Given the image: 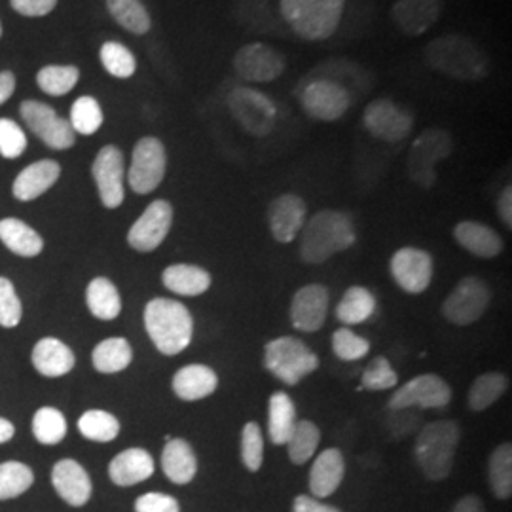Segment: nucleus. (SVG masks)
<instances>
[{
    "label": "nucleus",
    "instance_id": "nucleus-1",
    "mask_svg": "<svg viewBox=\"0 0 512 512\" xmlns=\"http://www.w3.org/2000/svg\"><path fill=\"white\" fill-rule=\"evenodd\" d=\"M431 69L459 82H478L490 73V59L473 38L465 35H442L431 40L425 50Z\"/></svg>",
    "mask_w": 512,
    "mask_h": 512
},
{
    "label": "nucleus",
    "instance_id": "nucleus-2",
    "mask_svg": "<svg viewBox=\"0 0 512 512\" xmlns=\"http://www.w3.org/2000/svg\"><path fill=\"white\" fill-rule=\"evenodd\" d=\"M355 241L357 232L348 213L323 209L300 232V258L306 264H323L330 256L348 251Z\"/></svg>",
    "mask_w": 512,
    "mask_h": 512
},
{
    "label": "nucleus",
    "instance_id": "nucleus-3",
    "mask_svg": "<svg viewBox=\"0 0 512 512\" xmlns=\"http://www.w3.org/2000/svg\"><path fill=\"white\" fill-rule=\"evenodd\" d=\"M145 329L156 349L171 357L190 346L194 336V319L181 302L154 298L145 308Z\"/></svg>",
    "mask_w": 512,
    "mask_h": 512
},
{
    "label": "nucleus",
    "instance_id": "nucleus-4",
    "mask_svg": "<svg viewBox=\"0 0 512 512\" xmlns=\"http://www.w3.org/2000/svg\"><path fill=\"white\" fill-rule=\"evenodd\" d=\"M461 431L454 420L427 423L414 444V461L431 482L446 480L456 461Z\"/></svg>",
    "mask_w": 512,
    "mask_h": 512
},
{
    "label": "nucleus",
    "instance_id": "nucleus-5",
    "mask_svg": "<svg viewBox=\"0 0 512 512\" xmlns=\"http://www.w3.org/2000/svg\"><path fill=\"white\" fill-rule=\"evenodd\" d=\"M346 0H279L281 16L294 33L310 42L332 37L342 21Z\"/></svg>",
    "mask_w": 512,
    "mask_h": 512
},
{
    "label": "nucleus",
    "instance_id": "nucleus-6",
    "mask_svg": "<svg viewBox=\"0 0 512 512\" xmlns=\"http://www.w3.org/2000/svg\"><path fill=\"white\" fill-rule=\"evenodd\" d=\"M266 370L285 385H298L319 368V357L300 338L279 336L264 348Z\"/></svg>",
    "mask_w": 512,
    "mask_h": 512
},
{
    "label": "nucleus",
    "instance_id": "nucleus-7",
    "mask_svg": "<svg viewBox=\"0 0 512 512\" xmlns=\"http://www.w3.org/2000/svg\"><path fill=\"white\" fill-rule=\"evenodd\" d=\"M454 150V139L446 129L431 128L421 131L414 139L408 154V177L420 188H433L437 183V164L446 160Z\"/></svg>",
    "mask_w": 512,
    "mask_h": 512
},
{
    "label": "nucleus",
    "instance_id": "nucleus-8",
    "mask_svg": "<svg viewBox=\"0 0 512 512\" xmlns=\"http://www.w3.org/2000/svg\"><path fill=\"white\" fill-rule=\"evenodd\" d=\"M228 107L241 128L253 137H266L277 124V107L266 93L236 86L228 95Z\"/></svg>",
    "mask_w": 512,
    "mask_h": 512
},
{
    "label": "nucleus",
    "instance_id": "nucleus-9",
    "mask_svg": "<svg viewBox=\"0 0 512 512\" xmlns=\"http://www.w3.org/2000/svg\"><path fill=\"white\" fill-rule=\"evenodd\" d=\"M492 302V291L480 277H463L442 304V315L458 327L475 325Z\"/></svg>",
    "mask_w": 512,
    "mask_h": 512
},
{
    "label": "nucleus",
    "instance_id": "nucleus-10",
    "mask_svg": "<svg viewBox=\"0 0 512 512\" xmlns=\"http://www.w3.org/2000/svg\"><path fill=\"white\" fill-rule=\"evenodd\" d=\"M300 105L313 120L336 122L351 107V93L336 80L313 78L300 90Z\"/></svg>",
    "mask_w": 512,
    "mask_h": 512
},
{
    "label": "nucleus",
    "instance_id": "nucleus-11",
    "mask_svg": "<svg viewBox=\"0 0 512 512\" xmlns=\"http://www.w3.org/2000/svg\"><path fill=\"white\" fill-rule=\"evenodd\" d=\"M167 154L164 143L156 137H143L137 141L131 156L128 171V183L135 194L154 192L165 177Z\"/></svg>",
    "mask_w": 512,
    "mask_h": 512
},
{
    "label": "nucleus",
    "instance_id": "nucleus-12",
    "mask_svg": "<svg viewBox=\"0 0 512 512\" xmlns=\"http://www.w3.org/2000/svg\"><path fill=\"white\" fill-rule=\"evenodd\" d=\"M21 120L42 143L54 150H67L76 143V133L69 120L61 118L55 109L40 101H23L19 107Z\"/></svg>",
    "mask_w": 512,
    "mask_h": 512
},
{
    "label": "nucleus",
    "instance_id": "nucleus-13",
    "mask_svg": "<svg viewBox=\"0 0 512 512\" xmlns=\"http://www.w3.org/2000/svg\"><path fill=\"white\" fill-rule=\"evenodd\" d=\"M363 124L374 139L384 143H401L414 129V116L410 110L389 99H376L366 105Z\"/></svg>",
    "mask_w": 512,
    "mask_h": 512
},
{
    "label": "nucleus",
    "instance_id": "nucleus-14",
    "mask_svg": "<svg viewBox=\"0 0 512 512\" xmlns=\"http://www.w3.org/2000/svg\"><path fill=\"white\" fill-rule=\"evenodd\" d=\"M452 401V389L437 374H421L401 385L389 399V410L444 408Z\"/></svg>",
    "mask_w": 512,
    "mask_h": 512
},
{
    "label": "nucleus",
    "instance_id": "nucleus-15",
    "mask_svg": "<svg viewBox=\"0 0 512 512\" xmlns=\"http://www.w3.org/2000/svg\"><path fill=\"white\" fill-rule=\"evenodd\" d=\"M234 69L245 82L268 84L287 69V59L270 44L251 42L241 46L234 55Z\"/></svg>",
    "mask_w": 512,
    "mask_h": 512
},
{
    "label": "nucleus",
    "instance_id": "nucleus-16",
    "mask_svg": "<svg viewBox=\"0 0 512 512\" xmlns=\"http://www.w3.org/2000/svg\"><path fill=\"white\" fill-rule=\"evenodd\" d=\"M92 175L99 190L101 203L107 209L120 207L126 198V190H124L126 165H124L122 150L114 145L101 148L93 160Z\"/></svg>",
    "mask_w": 512,
    "mask_h": 512
},
{
    "label": "nucleus",
    "instance_id": "nucleus-17",
    "mask_svg": "<svg viewBox=\"0 0 512 512\" xmlns=\"http://www.w3.org/2000/svg\"><path fill=\"white\" fill-rule=\"evenodd\" d=\"M173 226V207L165 200L150 203L145 213L129 228L128 243L139 253L156 251Z\"/></svg>",
    "mask_w": 512,
    "mask_h": 512
},
{
    "label": "nucleus",
    "instance_id": "nucleus-18",
    "mask_svg": "<svg viewBox=\"0 0 512 512\" xmlns=\"http://www.w3.org/2000/svg\"><path fill=\"white\" fill-rule=\"evenodd\" d=\"M393 281L404 293H425L433 281V258L418 247H403L391 256Z\"/></svg>",
    "mask_w": 512,
    "mask_h": 512
},
{
    "label": "nucleus",
    "instance_id": "nucleus-19",
    "mask_svg": "<svg viewBox=\"0 0 512 512\" xmlns=\"http://www.w3.org/2000/svg\"><path fill=\"white\" fill-rule=\"evenodd\" d=\"M330 294L325 285L311 283L298 289L291 302V323L300 332H317L325 325Z\"/></svg>",
    "mask_w": 512,
    "mask_h": 512
},
{
    "label": "nucleus",
    "instance_id": "nucleus-20",
    "mask_svg": "<svg viewBox=\"0 0 512 512\" xmlns=\"http://www.w3.org/2000/svg\"><path fill=\"white\" fill-rule=\"evenodd\" d=\"M308 219V205L296 194H281L268 207L270 232L277 243H293Z\"/></svg>",
    "mask_w": 512,
    "mask_h": 512
},
{
    "label": "nucleus",
    "instance_id": "nucleus-21",
    "mask_svg": "<svg viewBox=\"0 0 512 512\" xmlns=\"http://www.w3.org/2000/svg\"><path fill=\"white\" fill-rule=\"evenodd\" d=\"M442 14V0H397L391 8L395 27L406 37L425 35Z\"/></svg>",
    "mask_w": 512,
    "mask_h": 512
},
{
    "label": "nucleus",
    "instance_id": "nucleus-22",
    "mask_svg": "<svg viewBox=\"0 0 512 512\" xmlns=\"http://www.w3.org/2000/svg\"><path fill=\"white\" fill-rule=\"evenodd\" d=\"M52 484L57 495L71 507H84L92 499V478L74 459H61L55 463Z\"/></svg>",
    "mask_w": 512,
    "mask_h": 512
},
{
    "label": "nucleus",
    "instance_id": "nucleus-23",
    "mask_svg": "<svg viewBox=\"0 0 512 512\" xmlns=\"http://www.w3.org/2000/svg\"><path fill=\"white\" fill-rule=\"evenodd\" d=\"M346 475L344 454L338 448L323 450L311 465L310 492L317 499H327L334 494Z\"/></svg>",
    "mask_w": 512,
    "mask_h": 512
},
{
    "label": "nucleus",
    "instance_id": "nucleus-24",
    "mask_svg": "<svg viewBox=\"0 0 512 512\" xmlns=\"http://www.w3.org/2000/svg\"><path fill=\"white\" fill-rule=\"evenodd\" d=\"M61 177V165L54 160H40L25 167L12 186V192L19 202H33L48 192Z\"/></svg>",
    "mask_w": 512,
    "mask_h": 512
},
{
    "label": "nucleus",
    "instance_id": "nucleus-25",
    "mask_svg": "<svg viewBox=\"0 0 512 512\" xmlns=\"http://www.w3.org/2000/svg\"><path fill=\"white\" fill-rule=\"evenodd\" d=\"M217 387H219V376L211 366H183L173 376V391L181 401L186 403L207 399L217 391Z\"/></svg>",
    "mask_w": 512,
    "mask_h": 512
},
{
    "label": "nucleus",
    "instance_id": "nucleus-26",
    "mask_svg": "<svg viewBox=\"0 0 512 512\" xmlns=\"http://www.w3.org/2000/svg\"><path fill=\"white\" fill-rule=\"evenodd\" d=\"M152 475L154 459L143 448H129L110 461V480L120 488L141 484Z\"/></svg>",
    "mask_w": 512,
    "mask_h": 512
},
{
    "label": "nucleus",
    "instance_id": "nucleus-27",
    "mask_svg": "<svg viewBox=\"0 0 512 512\" xmlns=\"http://www.w3.org/2000/svg\"><path fill=\"white\" fill-rule=\"evenodd\" d=\"M454 239L458 241L459 247L478 258H494L503 251L501 236L494 228L476 220H463L456 224Z\"/></svg>",
    "mask_w": 512,
    "mask_h": 512
},
{
    "label": "nucleus",
    "instance_id": "nucleus-28",
    "mask_svg": "<svg viewBox=\"0 0 512 512\" xmlns=\"http://www.w3.org/2000/svg\"><path fill=\"white\" fill-rule=\"evenodd\" d=\"M164 475L173 484H190L198 475V456L190 442L184 439H169L162 452Z\"/></svg>",
    "mask_w": 512,
    "mask_h": 512
},
{
    "label": "nucleus",
    "instance_id": "nucleus-29",
    "mask_svg": "<svg viewBox=\"0 0 512 512\" xmlns=\"http://www.w3.org/2000/svg\"><path fill=\"white\" fill-rule=\"evenodd\" d=\"M33 365L46 378H59L76 365L74 353L57 338H44L33 349Z\"/></svg>",
    "mask_w": 512,
    "mask_h": 512
},
{
    "label": "nucleus",
    "instance_id": "nucleus-30",
    "mask_svg": "<svg viewBox=\"0 0 512 512\" xmlns=\"http://www.w3.org/2000/svg\"><path fill=\"white\" fill-rule=\"evenodd\" d=\"M162 281L165 289L171 293L181 294V296H200L209 291L213 277L207 270L194 264H173L165 268Z\"/></svg>",
    "mask_w": 512,
    "mask_h": 512
},
{
    "label": "nucleus",
    "instance_id": "nucleus-31",
    "mask_svg": "<svg viewBox=\"0 0 512 512\" xmlns=\"http://www.w3.org/2000/svg\"><path fill=\"white\" fill-rule=\"evenodd\" d=\"M296 406L285 391H275L268 404V437L275 446H285L296 427Z\"/></svg>",
    "mask_w": 512,
    "mask_h": 512
},
{
    "label": "nucleus",
    "instance_id": "nucleus-32",
    "mask_svg": "<svg viewBox=\"0 0 512 512\" xmlns=\"http://www.w3.org/2000/svg\"><path fill=\"white\" fill-rule=\"evenodd\" d=\"M0 241L12 253L25 258L40 255L44 249V241L37 232L29 224L18 219L0 220Z\"/></svg>",
    "mask_w": 512,
    "mask_h": 512
},
{
    "label": "nucleus",
    "instance_id": "nucleus-33",
    "mask_svg": "<svg viewBox=\"0 0 512 512\" xmlns=\"http://www.w3.org/2000/svg\"><path fill=\"white\" fill-rule=\"evenodd\" d=\"M88 310L101 321H112L122 311V298L114 283L107 277H95L86 291Z\"/></svg>",
    "mask_w": 512,
    "mask_h": 512
},
{
    "label": "nucleus",
    "instance_id": "nucleus-34",
    "mask_svg": "<svg viewBox=\"0 0 512 512\" xmlns=\"http://www.w3.org/2000/svg\"><path fill=\"white\" fill-rule=\"evenodd\" d=\"M376 296L365 287H349L336 306V319L349 325H361L376 313Z\"/></svg>",
    "mask_w": 512,
    "mask_h": 512
},
{
    "label": "nucleus",
    "instance_id": "nucleus-35",
    "mask_svg": "<svg viewBox=\"0 0 512 512\" xmlns=\"http://www.w3.org/2000/svg\"><path fill=\"white\" fill-rule=\"evenodd\" d=\"M92 361L97 372L116 374L131 365L133 349L126 338H109L93 349Z\"/></svg>",
    "mask_w": 512,
    "mask_h": 512
},
{
    "label": "nucleus",
    "instance_id": "nucleus-36",
    "mask_svg": "<svg viewBox=\"0 0 512 512\" xmlns=\"http://www.w3.org/2000/svg\"><path fill=\"white\" fill-rule=\"evenodd\" d=\"M488 484L492 494L507 501L512 495V446L511 442H503L495 448L488 459Z\"/></svg>",
    "mask_w": 512,
    "mask_h": 512
},
{
    "label": "nucleus",
    "instance_id": "nucleus-37",
    "mask_svg": "<svg viewBox=\"0 0 512 512\" xmlns=\"http://www.w3.org/2000/svg\"><path fill=\"white\" fill-rule=\"evenodd\" d=\"M107 10L112 19L131 35H147L152 19L141 0H107Z\"/></svg>",
    "mask_w": 512,
    "mask_h": 512
},
{
    "label": "nucleus",
    "instance_id": "nucleus-38",
    "mask_svg": "<svg viewBox=\"0 0 512 512\" xmlns=\"http://www.w3.org/2000/svg\"><path fill=\"white\" fill-rule=\"evenodd\" d=\"M507 389H509V378L505 374L486 372L478 376L469 389V397H467L469 408L473 412H484L486 408L497 403Z\"/></svg>",
    "mask_w": 512,
    "mask_h": 512
},
{
    "label": "nucleus",
    "instance_id": "nucleus-39",
    "mask_svg": "<svg viewBox=\"0 0 512 512\" xmlns=\"http://www.w3.org/2000/svg\"><path fill=\"white\" fill-rule=\"evenodd\" d=\"M319 442H321V431L313 421H296L293 435L285 444L289 450V459L293 461L294 465L308 463L315 456Z\"/></svg>",
    "mask_w": 512,
    "mask_h": 512
},
{
    "label": "nucleus",
    "instance_id": "nucleus-40",
    "mask_svg": "<svg viewBox=\"0 0 512 512\" xmlns=\"http://www.w3.org/2000/svg\"><path fill=\"white\" fill-rule=\"evenodd\" d=\"M80 80V71L74 65H48L37 74L38 88L52 97L73 92Z\"/></svg>",
    "mask_w": 512,
    "mask_h": 512
},
{
    "label": "nucleus",
    "instance_id": "nucleus-41",
    "mask_svg": "<svg viewBox=\"0 0 512 512\" xmlns=\"http://www.w3.org/2000/svg\"><path fill=\"white\" fill-rule=\"evenodd\" d=\"M80 433L93 442H110L120 435V421L105 410H88L78 420Z\"/></svg>",
    "mask_w": 512,
    "mask_h": 512
},
{
    "label": "nucleus",
    "instance_id": "nucleus-42",
    "mask_svg": "<svg viewBox=\"0 0 512 512\" xmlns=\"http://www.w3.org/2000/svg\"><path fill=\"white\" fill-rule=\"evenodd\" d=\"M35 482V473L19 461L0 463V501L25 494Z\"/></svg>",
    "mask_w": 512,
    "mask_h": 512
},
{
    "label": "nucleus",
    "instance_id": "nucleus-43",
    "mask_svg": "<svg viewBox=\"0 0 512 512\" xmlns=\"http://www.w3.org/2000/svg\"><path fill=\"white\" fill-rule=\"evenodd\" d=\"M99 59L103 69L114 76V78H131L135 71H137V59L135 55L131 54V50L126 48L122 42H114L109 40L101 46L99 52Z\"/></svg>",
    "mask_w": 512,
    "mask_h": 512
},
{
    "label": "nucleus",
    "instance_id": "nucleus-44",
    "mask_svg": "<svg viewBox=\"0 0 512 512\" xmlns=\"http://www.w3.org/2000/svg\"><path fill=\"white\" fill-rule=\"evenodd\" d=\"M33 433L40 444L54 446L65 439L67 435V420L65 416L52 406L40 408L33 418Z\"/></svg>",
    "mask_w": 512,
    "mask_h": 512
},
{
    "label": "nucleus",
    "instance_id": "nucleus-45",
    "mask_svg": "<svg viewBox=\"0 0 512 512\" xmlns=\"http://www.w3.org/2000/svg\"><path fill=\"white\" fill-rule=\"evenodd\" d=\"M103 109L99 105L97 99H93L90 95L78 97L73 103L71 109V126H73L74 133L80 135H93L97 133L101 126H103Z\"/></svg>",
    "mask_w": 512,
    "mask_h": 512
},
{
    "label": "nucleus",
    "instance_id": "nucleus-46",
    "mask_svg": "<svg viewBox=\"0 0 512 512\" xmlns=\"http://www.w3.org/2000/svg\"><path fill=\"white\" fill-rule=\"evenodd\" d=\"M241 463L249 473H258L264 463V437L256 421H249L241 429Z\"/></svg>",
    "mask_w": 512,
    "mask_h": 512
},
{
    "label": "nucleus",
    "instance_id": "nucleus-47",
    "mask_svg": "<svg viewBox=\"0 0 512 512\" xmlns=\"http://www.w3.org/2000/svg\"><path fill=\"white\" fill-rule=\"evenodd\" d=\"M332 351L340 361L353 363L365 359L370 351V342L348 327H342L332 334Z\"/></svg>",
    "mask_w": 512,
    "mask_h": 512
},
{
    "label": "nucleus",
    "instance_id": "nucleus-48",
    "mask_svg": "<svg viewBox=\"0 0 512 512\" xmlns=\"http://www.w3.org/2000/svg\"><path fill=\"white\" fill-rule=\"evenodd\" d=\"M399 384V376L395 372V368L385 359L384 355L374 357L361 376V389L368 391H385Z\"/></svg>",
    "mask_w": 512,
    "mask_h": 512
},
{
    "label": "nucleus",
    "instance_id": "nucleus-49",
    "mask_svg": "<svg viewBox=\"0 0 512 512\" xmlns=\"http://www.w3.org/2000/svg\"><path fill=\"white\" fill-rule=\"evenodd\" d=\"M21 302L10 279L0 277V327L14 329L21 321Z\"/></svg>",
    "mask_w": 512,
    "mask_h": 512
},
{
    "label": "nucleus",
    "instance_id": "nucleus-50",
    "mask_svg": "<svg viewBox=\"0 0 512 512\" xmlns=\"http://www.w3.org/2000/svg\"><path fill=\"white\" fill-rule=\"evenodd\" d=\"M27 148V135L10 118H0V154L8 160H16Z\"/></svg>",
    "mask_w": 512,
    "mask_h": 512
},
{
    "label": "nucleus",
    "instance_id": "nucleus-51",
    "mask_svg": "<svg viewBox=\"0 0 512 512\" xmlns=\"http://www.w3.org/2000/svg\"><path fill=\"white\" fill-rule=\"evenodd\" d=\"M135 512H181V505L173 495L150 492L135 501Z\"/></svg>",
    "mask_w": 512,
    "mask_h": 512
},
{
    "label": "nucleus",
    "instance_id": "nucleus-52",
    "mask_svg": "<svg viewBox=\"0 0 512 512\" xmlns=\"http://www.w3.org/2000/svg\"><path fill=\"white\" fill-rule=\"evenodd\" d=\"M10 4L25 18H42L54 10L57 0H10Z\"/></svg>",
    "mask_w": 512,
    "mask_h": 512
},
{
    "label": "nucleus",
    "instance_id": "nucleus-53",
    "mask_svg": "<svg viewBox=\"0 0 512 512\" xmlns=\"http://www.w3.org/2000/svg\"><path fill=\"white\" fill-rule=\"evenodd\" d=\"M293 512H342L338 507L323 503L313 495H298L293 501Z\"/></svg>",
    "mask_w": 512,
    "mask_h": 512
},
{
    "label": "nucleus",
    "instance_id": "nucleus-54",
    "mask_svg": "<svg viewBox=\"0 0 512 512\" xmlns=\"http://www.w3.org/2000/svg\"><path fill=\"white\" fill-rule=\"evenodd\" d=\"M497 215L501 222L512 228V188L507 186L501 194H499V200H497Z\"/></svg>",
    "mask_w": 512,
    "mask_h": 512
},
{
    "label": "nucleus",
    "instance_id": "nucleus-55",
    "mask_svg": "<svg viewBox=\"0 0 512 512\" xmlns=\"http://www.w3.org/2000/svg\"><path fill=\"white\" fill-rule=\"evenodd\" d=\"M452 512H486V505L478 495H465L454 505Z\"/></svg>",
    "mask_w": 512,
    "mask_h": 512
},
{
    "label": "nucleus",
    "instance_id": "nucleus-56",
    "mask_svg": "<svg viewBox=\"0 0 512 512\" xmlns=\"http://www.w3.org/2000/svg\"><path fill=\"white\" fill-rule=\"evenodd\" d=\"M16 92V76L10 71L0 73V105H4Z\"/></svg>",
    "mask_w": 512,
    "mask_h": 512
},
{
    "label": "nucleus",
    "instance_id": "nucleus-57",
    "mask_svg": "<svg viewBox=\"0 0 512 512\" xmlns=\"http://www.w3.org/2000/svg\"><path fill=\"white\" fill-rule=\"evenodd\" d=\"M14 433H16L14 425H12L10 421L0 418V444H4V442H8V440L12 439Z\"/></svg>",
    "mask_w": 512,
    "mask_h": 512
},
{
    "label": "nucleus",
    "instance_id": "nucleus-58",
    "mask_svg": "<svg viewBox=\"0 0 512 512\" xmlns=\"http://www.w3.org/2000/svg\"><path fill=\"white\" fill-rule=\"evenodd\" d=\"M0 37H2V25H0Z\"/></svg>",
    "mask_w": 512,
    "mask_h": 512
}]
</instances>
